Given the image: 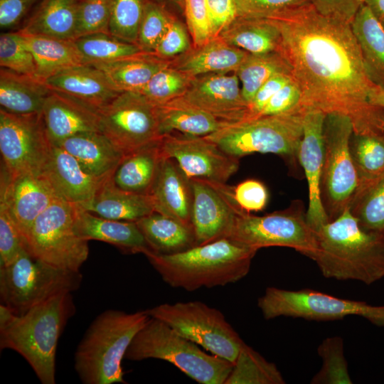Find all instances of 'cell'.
<instances>
[{"instance_id":"1","label":"cell","mask_w":384,"mask_h":384,"mask_svg":"<svg viewBox=\"0 0 384 384\" xmlns=\"http://www.w3.org/2000/svg\"><path fill=\"white\" fill-rule=\"evenodd\" d=\"M264 18L279 31L277 52L301 90L299 105L348 117L354 134L384 135V109L370 102L378 85L350 23L322 15L309 1Z\"/></svg>"},{"instance_id":"2","label":"cell","mask_w":384,"mask_h":384,"mask_svg":"<svg viewBox=\"0 0 384 384\" xmlns=\"http://www.w3.org/2000/svg\"><path fill=\"white\" fill-rule=\"evenodd\" d=\"M75 313L72 293L55 296L23 314L1 304V349L19 353L42 384H55L58 342Z\"/></svg>"},{"instance_id":"3","label":"cell","mask_w":384,"mask_h":384,"mask_svg":"<svg viewBox=\"0 0 384 384\" xmlns=\"http://www.w3.org/2000/svg\"><path fill=\"white\" fill-rule=\"evenodd\" d=\"M315 234L316 249L309 258L324 277L367 285L384 277V238L361 229L348 208Z\"/></svg>"},{"instance_id":"4","label":"cell","mask_w":384,"mask_h":384,"mask_svg":"<svg viewBox=\"0 0 384 384\" xmlns=\"http://www.w3.org/2000/svg\"><path fill=\"white\" fill-rule=\"evenodd\" d=\"M257 250L228 238L172 255L151 253L146 258L172 287L193 292L235 283L250 272Z\"/></svg>"},{"instance_id":"5","label":"cell","mask_w":384,"mask_h":384,"mask_svg":"<svg viewBox=\"0 0 384 384\" xmlns=\"http://www.w3.org/2000/svg\"><path fill=\"white\" fill-rule=\"evenodd\" d=\"M150 316L109 309L90 324L75 353V370L84 384L124 383L122 363L137 332Z\"/></svg>"},{"instance_id":"6","label":"cell","mask_w":384,"mask_h":384,"mask_svg":"<svg viewBox=\"0 0 384 384\" xmlns=\"http://www.w3.org/2000/svg\"><path fill=\"white\" fill-rule=\"evenodd\" d=\"M164 322L150 316L134 337L125 359H161L201 384H225L233 364L208 354Z\"/></svg>"},{"instance_id":"7","label":"cell","mask_w":384,"mask_h":384,"mask_svg":"<svg viewBox=\"0 0 384 384\" xmlns=\"http://www.w3.org/2000/svg\"><path fill=\"white\" fill-rule=\"evenodd\" d=\"M306 109L299 105L289 112L225 122L207 136L223 151L239 159L255 153L274 154L298 159Z\"/></svg>"},{"instance_id":"8","label":"cell","mask_w":384,"mask_h":384,"mask_svg":"<svg viewBox=\"0 0 384 384\" xmlns=\"http://www.w3.org/2000/svg\"><path fill=\"white\" fill-rule=\"evenodd\" d=\"M80 272L58 268L32 257L23 247L9 265L0 267L1 304L16 314L80 286Z\"/></svg>"},{"instance_id":"9","label":"cell","mask_w":384,"mask_h":384,"mask_svg":"<svg viewBox=\"0 0 384 384\" xmlns=\"http://www.w3.org/2000/svg\"><path fill=\"white\" fill-rule=\"evenodd\" d=\"M353 134L350 118L339 114H326L321 197L329 222L349 207L361 184L350 150Z\"/></svg>"},{"instance_id":"10","label":"cell","mask_w":384,"mask_h":384,"mask_svg":"<svg viewBox=\"0 0 384 384\" xmlns=\"http://www.w3.org/2000/svg\"><path fill=\"white\" fill-rule=\"evenodd\" d=\"M257 306L266 320L286 316L324 321L357 316L384 327V305L373 306L311 289L288 290L270 287L258 299Z\"/></svg>"},{"instance_id":"11","label":"cell","mask_w":384,"mask_h":384,"mask_svg":"<svg viewBox=\"0 0 384 384\" xmlns=\"http://www.w3.org/2000/svg\"><path fill=\"white\" fill-rule=\"evenodd\" d=\"M76 210L75 205L57 198L36 219L23 242L25 250L50 265L80 272L89 247L75 231Z\"/></svg>"},{"instance_id":"12","label":"cell","mask_w":384,"mask_h":384,"mask_svg":"<svg viewBox=\"0 0 384 384\" xmlns=\"http://www.w3.org/2000/svg\"><path fill=\"white\" fill-rule=\"evenodd\" d=\"M146 311L180 335L233 364L245 343L221 311L200 301L162 304Z\"/></svg>"},{"instance_id":"13","label":"cell","mask_w":384,"mask_h":384,"mask_svg":"<svg viewBox=\"0 0 384 384\" xmlns=\"http://www.w3.org/2000/svg\"><path fill=\"white\" fill-rule=\"evenodd\" d=\"M302 203L262 216L240 208L225 238L260 250L290 247L309 257L316 246L315 231L309 225Z\"/></svg>"},{"instance_id":"14","label":"cell","mask_w":384,"mask_h":384,"mask_svg":"<svg viewBox=\"0 0 384 384\" xmlns=\"http://www.w3.org/2000/svg\"><path fill=\"white\" fill-rule=\"evenodd\" d=\"M99 130L124 156L161 137L156 105L124 92L98 110Z\"/></svg>"},{"instance_id":"15","label":"cell","mask_w":384,"mask_h":384,"mask_svg":"<svg viewBox=\"0 0 384 384\" xmlns=\"http://www.w3.org/2000/svg\"><path fill=\"white\" fill-rule=\"evenodd\" d=\"M52 146L41 113L16 114L0 110L1 165L11 176L43 173Z\"/></svg>"},{"instance_id":"16","label":"cell","mask_w":384,"mask_h":384,"mask_svg":"<svg viewBox=\"0 0 384 384\" xmlns=\"http://www.w3.org/2000/svg\"><path fill=\"white\" fill-rule=\"evenodd\" d=\"M161 147L163 155L174 159L191 179L226 183L239 168V159L206 137L172 132L162 136Z\"/></svg>"},{"instance_id":"17","label":"cell","mask_w":384,"mask_h":384,"mask_svg":"<svg viewBox=\"0 0 384 384\" xmlns=\"http://www.w3.org/2000/svg\"><path fill=\"white\" fill-rule=\"evenodd\" d=\"M191 223L197 245L225 238L240 208L226 183L192 178Z\"/></svg>"},{"instance_id":"18","label":"cell","mask_w":384,"mask_h":384,"mask_svg":"<svg viewBox=\"0 0 384 384\" xmlns=\"http://www.w3.org/2000/svg\"><path fill=\"white\" fill-rule=\"evenodd\" d=\"M57 198L43 173L11 176L1 167L0 198L5 201L23 242L36 219Z\"/></svg>"},{"instance_id":"19","label":"cell","mask_w":384,"mask_h":384,"mask_svg":"<svg viewBox=\"0 0 384 384\" xmlns=\"http://www.w3.org/2000/svg\"><path fill=\"white\" fill-rule=\"evenodd\" d=\"M188 102L227 122L249 118L236 73H210L195 77L182 96Z\"/></svg>"},{"instance_id":"20","label":"cell","mask_w":384,"mask_h":384,"mask_svg":"<svg viewBox=\"0 0 384 384\" xmlns=\"http://www.w3.org/2000/svg\"><path fill=\"white\" fill-rule=\"evenodd\" d=\"M306 110L298 159L308 185L309 205L306 217L309 225L316 231L329 222L321 197L324 150L323 127L326 114L319 110Z\"/></svg>"},{"instance_id":"21","label":"cell","mask_w":384,"mask_h":384,"mask_svg":"<svg viewBox=\"0 0 384 384\" xmlns=\"http://www.w3.org/2000/svg\"><path fill=\"white\" fill-rule=\"evenodd\" d=\"M43 174L58 198L79 207L89 203L111 176L98 177L89 173L58 146H52Z\"/></svg>"},{"instance_id":"22","label":"cell","mask_w":384,"mask_h":384,"mask_svg":"<svg viewBox=\"0 0 384 384\" xmlns=\"http://www.w3.org/2000/svg\"><path fill=\"white\" fill-rule=\"evenodd\" d=\"M149 194L151 197L155 212L193 227L191 179L174 159L163 156Z\"/></svg>"},{"instance_id":"23","label":"cell","mask_w":384,"mask_h":384,"mask_svg":"<svg viewBox=\"0 0 384 384\" xmlns=\"http://www.w3.org/2000/svg\"><path fill=\"white\" fill-rule=\"evenodd\" d=\"M41 114L53 146L77 134L100 132L98 110L59 92L51 90Z\"/></svg>"},{"instance_id":"24","label":"cell","mask_w":384,"mask_h":384,"mask_svg":"<svg viewBox=\"0 0 384 384\" xmlns=\"http://www.w3.org/2000/svg\"><path fill=\"white\" fill-rule=\"evenodd\" d=\"M43 82L50 90L70 96L97 110L121 93L100 69L91 64L64 69Z\"/></svg>"},{"instance_id":"25","label":"cell","mask_w":384,"mask_h":384,"mask_svg":"<svg viewBox=\"0 0 384 384\" xmlns=\"http://www.w3.org/2000/svg\"><path fill=\"white\" fill-rule=\"evenodd\" d=\"M75 228L85 240L105 242L126 253H154L135 221L105 218L77 206Z\"/></svg>"},{"instance_id":"26","label":"cell","mask_w":384,"mask_h":384,"mask_svg":"<svg viewBox=\"0 0 384 384\" xmlns=\"http://www.w3.org/2000/svg\"><path fill=\"white\" fill-rule=\"evenodd\" d=\"M248 54L218 36L174 58L170 66L192 78L210 73H235Z\"/></svg>"},{"instance_id":"27","label":"cell","mask_w":384,"mask_h":384,"mask_svg":"<svg viewBox=\"0 0 384 384\" xmlns=\"http://www.w3.org/2000/svg\"><path fill=\"white\" fill-rule=\"evenodd\" d=\"M80 208L105 218L135 222L155 211L149 194L121 189L114 183L113 174L104 181L93 198Z\"/></svg>"},{"instance_id":"28","label":"cell","mask_w":384,"mask_h":384,"mask_svg":"<svg viewBox=\"0 0 384 384\" xmlns=\"http://www.w3.org/2000/svg\"><path fill=\"white\" fill-rule=\"evenodd\" d=\"M54 146L63 148L86 171L98 177L113 174L124 156L100 132L77 134Z\"/></svg>"},{"instance_id":"29","label":"cell","mask_w":384,"mask_h":384,"mask_svg":"<svg viewBox=\"0 0 384 384\" xmlns=\"http://www.w3.org/2000/svg\"><path fill=\"white\" fill-rule=\"evenodd\" d=\"M51 90L35 78L1 68V109L16 114L42 113Z\"/></svg>"},{"instance_id":"30","label":"cell","mask_w":384,"mask_h":384,"mask_svg":"<svg viewBox=\"0 0 384 384\" xmlns=\"http://www.w3.org/2000/svg\"><path fill=\"white\" fill-rule=\"evenodd\" d=\"M159 132H172L205 137L215 132L225 122L188 102L182 96L157 105Z\"/></svg>"},{"instance_id":"31","label":"cell","mask_w":384,"mask_h":384,"mask_svg":"<svg viewBox=\"0 0 384 384\" xmlns=\"http://www.w3.org/2000/svg\"><path fill=\"white\" fill-rule=\"evenodd\" d=\"M171 60L155 53L142 52L106 63H91L100 69L119 92H139L160 70L170 65Z\"/></svg>"},{"instance_id":"32","label":"cell","mask_w":384,"mask_h":384,"mask_svg":"<svg viewBox=\"0 0 384 384\" xmlns=\"http://www.w3.org/2000/svg\"><path fill=\"white\" fill-rule=\"evenodd\" d=\"M161 137L123 156L113 174L117 186L129 192L149 193L164 156Z\"/></svg>"},{"instance_id":"33","label":"cell","mask_w":384,"mask_h":384,"mask_svg":"<svg viewBox=\"0 0 384 384\" xmlns=\"http://www.w3.org/2000/svg\"><path fill=\"white\" fill-rule=\"evenodd\" d=\"M231 46L250 54L262 55L278 50L280 34L269 18L240 15L219 35Z\"/></svg>"},{"instance_id":"34","label":"cell","mask_w":384,"mask_h":384,"mask_svg":"<svg viewBox=\"0 0 384 384\" xmlns=\"http://www.w3.org/2000/svg\"><path fill=\"white\" fill-rule=\"evenodd\" d=\"M136 223L156 254H176L198 245L193 227L169 216L154 211Z\"/></svg>"},{"instance_id":"35","label":"cell","mask_w":384,"mask_h":384,"mask_svg":"<svg viewBox=\"0 0 384 384\" xmlns=\"http://www.w3.org/2000/svg\"><path fill=\"white\" fill-rule=\"evenodd\" d=\"M22 33L34 58L36 78L41 82L64 69L87 64L73 40Z\"/></svg>"},{"instance_id":"36","label":"cell","mask_w":384,"mask_h":384,"mask_svg":"<svg viewBox=\"0 0 384 384\" xmlns=\"http://www.w3.org/2000/svg\"><path fill=\"white\" fill-rule=\"evenodd\" d=\"M79 1L42 0L19 31L28 35L74 40Z\"/></svg>"},{"instance_id":"37","label":"cell","mask_w":384,"mask_h":384,"mask_svg":"<svg viewBox=\"0 0 384 384\" xmlns=\"http://www.w3.org/2000/svg\"><path fill=\"white\" fill-rule=\"evenodd\" d=\"M351 26L371 79L384 87V28L381 22L363 4Z\"/></svg>"},{"instance_id":"38","label":"cell","mask_w":384,"mask_h":384,"mask_svg":"<svg viewBox=\"0 0 384 384\" xmlns=\"http://www.w3.org/2000/svg\"><path fill=\"white\" fill-rule=\"evenodd\" d=\"M235 73L241 84L242 97L249 106L265 82L278 73H291V69L282 55L276 51L262 55L249 53Z\"/></svg>"},{"instance_id":"39","label":"cell","mask_w":384,"mask_h":384,"mask_svg":"<svg viewBox=\"0 0 384 384\" xmlns=\"http://www.w3.org/2000/svg\"><path fill=\"white\" fill-rule=\"evenodd\" d=\"M348 208L361 229L384 238V176L362 184Z\"/></svg>"},{"instance_id":"40","label":"cell","mask_w":384,"mask_h":384,"mask_svg":"<svg viewBox=\"0 0 384 384\" xmlns=\"http://www.w3.org/2000/svg\"><path fill=\"white\" fill-rule=\"evenodd\" d=\"M275 364L267 361L245 343L242 346L225 384H283Z\"/></svg>"},{"instance_id":"41","label":"cell","mask_w":384,"mask_h":384,"mask_svg":"<svg viewBox=\"0 0 384 384\" xmlns=\"http://www.w3.org/2000/svg\"><path fill=\"white\" fill-rule=\"evenodd\" d=\"M87 64L106 63L144 51L137 43L121 40L110 33H97L73 40Z\"/></svg>"},{"instance_id":"42","label":"cell","mask_w":384,"mask_h":384,"mask_svg":"<svg viewBox=\"0 0 384 384\" xmlns=\"http://www.w3.org/2000/svg\"><path fill=\"white\" fill-rule=\"evenodd\" d=\"M350 150L361 180V185L384 176V135L353 133Z\"/></svg>"},{"instance_id":"43","label":"cell","mask_w":384,"mask_h":384,"mask_svg":"<svg viewBox=\"0 0 384 384\" xmlns=\"http://www.w3.org/2000/svg\"><path fill=\"white\" fill-rule=\"evenodd\" d=\"M322 366L313 377V384H351L344 356L343 341L340 336L325 338L318 347Z\"/></svg>"},{"instance_id":"44","label":"cell","mask_w":384,"mask_h":384,"mask_svg":"<svg viewBox=\"0 0 384 384\" xmlns=\"http://www.w3.org/2000/svg\"><path fill=\"white\" fill-rule=\"evenodd\" d=\"M193 78L168 65L157 72L139 92L157 105L183 96Z\"/></svg>"},{"instance_id":"45","label":"cell","mask_w":384,"mask_h":384,"mask_svg":"<svg viewBox=\"0 0 384 384\" xmlns=\"http://www.w3.org/2000/svg\"><path fill=\"white\" fill-rule=\"evenodd\" d=\"M148 0H112L109 33L137 43L138 32Z\"/></svg>"},{"instance_id":"46","label":"cell","mask_w":384,"mask_h":384,"mask_svg":"<svg viewBox=\"0 0 384 384\" xmlns=\"http://www.w3.org/2000/svg\"><path fill=\"white\" fill-rule=\"evenodd\" d=\"M0 65L1 68L36 78L33 54L20 31L1 34Z\"/></svg>"},{"instance_id":"47","label":"cell","mask_w":384,"mask_h":384,"mask_svg":"<svg viewBox=\"0 0 384 384\" xmlns=\"http://www.w3.org/2000/svg\"><path fill=\"white\" fill-rule=\"evenodd\" d=\"M172 18L173 16L161 5L147 1L139 26L137 42L142 51L154 53Z\"/></svg>"},{"instance_id":"48","label":"cell","mask_w":384,"mask_h":384,"mask_svg":"<svg viewBox=\"0 0 384 384\" xmlns=\"http://www.w3.org/2000/svg\"><path fill=\"white\" fill-rule=\"evenodd\" d=\"M112 0H80L75 39L97 33H109Z\"/></svg>"},{"instance_id":"49","label":"cell","mask_w":384,"mask_h":384,"mask_svg":"<svg viewBox=\"0 0 384 384\" xmlns=\"http://www.w3.org/2000/svg\"><path fill=\"white\" fill-rule=\"evenodd\" d=\"M23 247L22 237L7 206L0 198V267L11 264Z\"/></svg>"},{"instance_id":"50","label":"cell","mask_w":384,"mask_h":384,"mask_svg":"<svg viewBox=\"0 0 384 384\" xmlns=\"http://www.w3.org/2000/svg\"><path fill=\"white\" fill-rule=\"evenodd\" d=\"M183 10L193 47L207 43L212 34L206 0H184Z\"/></svg>"},{"instance_id":"51","label":"cell","mask_w":384,"mask_h":384,"mask_svg":"<svg viewBox=\"0 0 384 384\" xmlns=\"http://www.w3.org/2000/svg\"><path fill=\"white\" fill-rule=\"evenodd\" d=\"M189 36L188 28L173 16L154 53L167 60H171L184 53L193 47Z\"/></svg>"},{"instance_id":"52","label":"cell","mask_w":384,"mask_h":384,"mask_svg":"<svg viewBox=\"0 0 384 384\" xmlns=\"http://www.w3.org/2000/svg\"><path fill=\"white\" fill-rule=\"evenodd\" d=\"M233 196L238 206L248 213L263 210L269 199L266 186L256 179H247L233 187Z\"/></svg>"},{"instance_id":"53","label":"cell","mask_w":384,"mask_h":384,"mask_svg":"<svg viewBox=\"0 0 384 384\" xmlns=\"http://www.w3.org/2000/svg\"><path fill=\"white\" fill-rule=\"evenodd\" d=\"M301 100V90L292 79L272 97L258 117L289 112L300 105Z\"/></svg>"},{"instance_id":"54","label":"cell","mask_w":384,"mask_h":384,"mask_svg":"<svg viewBox=\"0 0 384 384\" xmlns=\"http://www.w3.org/2000/svg\"><path fill=\"white\" fill-rule=\"evenodd\" d=\"M212 38L220 33L240 16L236 0H206Z\"/></svg>"},{"instance_id":"55","label":"cell","mask_w":384,"mask_h":384,"mask_svg":"<svg viewBox=\"0 0 384 384\" xmlns=\"http://www.w3.org/2000/svg\"><path fill=\"white\" fill-rule=\"evenodd\" d=\"M315 9L322 15L350 23L364 0H309Z\"/></svg>"},{"instance_id":"56","label":"cell","mask_w":384,"mask_h":384,"mask_svg":"<svg viewBox=\"0 0 384 384\" xmlns=\"http://www.w3.org/2000/svg\"><path fill=\"white\" fill-rule=\"evenodd\" d=\"M309 0H236L240 14L265 17Z\"/></svg>"},{"instance_id":"57","label":"cell","mask_w":384,"mask_h":384,"mask_svg":"<svg viewBox=\"0 0 384 384\" xmlns=\"http://www.w3.org/2000/svg\"><path fill=\"white\" fill-rule=\"evenodd\" d=\"M292 79L290 73H282L272 76L265 82L248 106L249 118L258 117L272 97Z\"/></svg>"},{"instance_id":"58","label":"cell","mask_w":384,"mask_h":384,"mask_svg":"<svg viewBox=\"0 0 384 384\" xmlns=\"http://www.w3.org/2000/svg\"><path fill=\"white\" fill-rule=\"evenodd\" d=\"M38 0H0V27L11 28L18 25Z\"/></svg>"},{"instance_id":"59","label":"cell","mask_w":384,"mask_h":384,"mask_svg":"<svg viewBox=\"0 0 384 384\" xmlns=\"http://www.w3.org/2000/svg\"><path fill=\"white\" fill-rule=\"evenodd\" d=\"M364 4L379 20L384 17V0H364Z\"/></svg>"},{"instance_id":"60","label":"cell","mask_w":384,"mask_h":384,"mask_svg":"<svg viewBox=\"0 0 384 384\" xmlns=\"http://www.w3.org/2000/svg\"><path fill=\"white\" fill-rule=\"evenodd\" d=\"M370 102L373 105L384 109V87L377 85L372 90Z\"/></svg>"},{"instance_id":"61","label":"cell","mask_w":384,"mask_h":384,"mask_svg":"<svg viewBox=\"0 0 384 384\" xmlns=\"http://www.w3.org/2000/svg\"><path fill=\"white\" fill-rule=\"evenodd\" d=\"M174 4L175 5L179 6L181 9H183L184 7V0H166Z\"/></svg>"},{"instance_id":"62","label":"cell","mask_w":384,"mask_h":384,"mask_svg":"<svg viewBox=\"0 0 384 384\" xmlns=\"http://www.w3.org/2000/svg\"><path fill=\"white\" fill-rule=\"evenodd\" d=\"M380 21L381 22V23H382V25H383V28H384V17L382 18L380 20Z\"/></svg>"},{"instance_id":"63","label":"cell","mask_w":384,"mask_h":384,"mask_svg":"<svg viewBox=\"0 0 384 384\" xmlns=\"http://www.w3.org/2000/svg\"><path fill=\"white\" fill-rule=\"evenodd\" d=\"M383 133H384V124H383Z\"/></svg>"},{"instance_id":"64","label":"cell","mask_w":384,"mask_h":384,"mask_svg":"<svg viewBox=\"0 0 384 384\" xmlns=\"http://www.w3.org/2000/svg\"><path fill=\"white\" fill-rule=\"evenodd\" d=\"M92 1H96V0H92Z\"/></svg>"}]
</instances>
